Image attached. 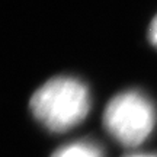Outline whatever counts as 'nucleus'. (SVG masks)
<instances>
[{
	"label": "nucleus",
	"instance_id": "2",
	"mask_svg": "<svg viewBox=\"0 0 157 157\" xmlns=\"http://www.w3.org/2000/svg\"><path fill=\"white\" fill-rule=\"evenodd\" d=\"M108 134L124 146L134 147L148 138L156 125V108L144 93L127 90L113 96L103 112Z\"/></svg>",
	"mask_w": 157,
	"mask_h": 157
},
{
	"label": "nucleus",
	"instance_id": "5",
	"mask_svg": "<svg viewBox=\"0 0 157 157\" xmlns=\"http://www.w3.org/2000/svg\"><path fill=\"white\" fill-rule=\"evenodd\" d=\"M127 157H157V156H153V154H131V156Z\"/></svg>",
	"mask_w": 157,
	"mask_h": 157
},
{
	"label": "nucleus",
	"instance_id": "3",
	"mask_svg": "<svg viewBox=\"0 0 157 157\" xmlns=\"http://www.w3.org/2000/svg\"><path fill=\"white\" fill-rule=\"evenodd\" d=\"M51 157H103V153L95 143L74 141L60 147Z\"/></svg>",
	"mask_w": 157,
	"mask_h": 157
},
{
	"label": "nucleus",
	"instance_id": "4",
	"mask_svg": "<svg viewBox=\"0 0 157 157\" xmlns=\"http://www.w3.org/2000/svg\"><path fill=\"white\" fill-rule=\"evenodd\" d=\"M148 41L157 48V15L153 17L148 25Z\"/></svg>",
	"mask_w": 157,
	"mask_h": 157
},
{
	"label": "nucleus",
	"instance_id": "1",
	"mask_svg": "<svg viewBox=\"0 0 157 157\" xmlns=\"http://www.w3.org/2000/svg\"><path fill=\"white\" fill-rule=\"evenodd\" d=\"M31 111L47 129L52 132L68 131L89 113V89L76 77L58 76L50 78L32 95Z\"/></svg>",
	"mask_w": 157,
	"mask_h": 157
}]
</instances>
